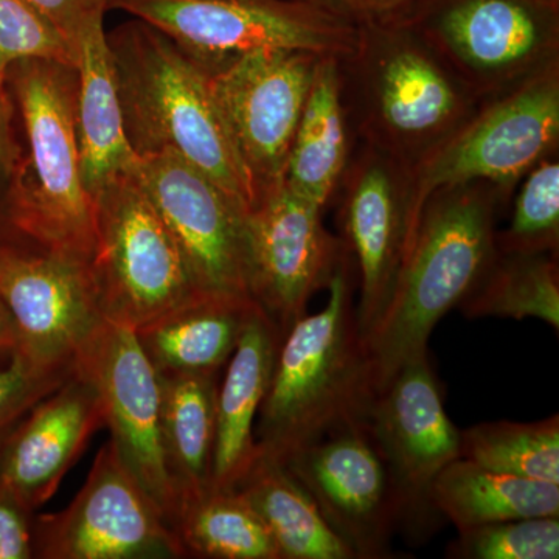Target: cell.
Masks as SVG:
<instances>
[{
    "mask_svg": "<svg viewBox=\"0 0 559 559\" xmlns=\"http://www.w3.org/2000/svg\"><path fill=\"white\" fill-rule=\"evenodd\" d=\"M326 289L325 307L301 316L280 342L257 417V450L278 462L362 421L373 399V369L356 318L358 274L345 245Z\"/></svg>",
    "mask_w": 559,
    "mask_h": 559,
    "instance_id": "6da1fadb",
    "label": "cell"
},
{
    "mask_svg": "<svg viewBox=\"0 0 559 559\" xmlns=\"http://www.w3.org/2000/svg\"><path fill=\"white\" fill-rule=\"evenodd\" d=\"M510 198L487 180L433 191L377 325L364 340L374 390L429 353L430 334L468 296L496 253V224Z\"/></svg>",
    "mask_w": 559,
    "mask_h": 559,
    "instance_id": "7a4b0ae2",
    "label": "cell"
},
{
    "mask_svg": "<svg viewBox=\"0 0 559 559\" xmlns=\"http://www.w3.org/2000/svg\"><path fill=\"white\" fill-rule=\"evenodd\" d=\"M124 130L138 156L170 154L204 173L248 213L252 186L210 90L207 72L143 21L108 33Z\"/></svg>",
    "mask_w": 559,
    "mask_h": 559,
    "instance_id": "3957f363",
    "label": "cell"
},
{
    "mask_svg": "<svg viewBox=\"0 0 559 559\" xmlns=\"http://www.w3.org/2000/svg\"><path fill=\"white\" fill-rule=\"evenodd\" d=\"M356 27L355 47L340 58L349 130L411 170L469 120L480 103L404 22Z\"/></svg>",
    "mask_w": 559,
    "mask_h": 559,
    "instance_id": "277c9868",
    "label": "cell"
},
{
    "mask_svg": "<svg viewBox=\"0 0 559 559\" xmlns=\"http://www.w3.org/2000/svg\"><path fill=\"white\" fill-rule=\"evenodd\" d=\"M7 86L24 135L11 226L39 248L91 264L97 213L81 171L76 70L60 61H17L7 72Z\"/></svg>",
    "mask_w": 559,
    "mask_h": 559,
    "instance_id": "5b68a950",
    "label": "cell"
},
{
    "mask_svg": "<svg viewBox=\"0 0 559 559\" xmlns=\"http://www.w3.org/2000/svg\"><path fill=\"white\" fill-rule=\"evenodd\" d=\"M404 22L484 103L559 68V0H419Z\"/></svg>",
    "mask_w": 559,
    "mask_h": 559,
    "instance_id": "8992f818",
    "label": "cell"
},
{
    "mask_svg": "<svg viewBox=\"0 0 559 559\" xmlns=\"http://www.w3.org/2000/svg\"><path fill=\"white\" fill-rule=\"evenodd\" d=\"M170 38L205 72L257 50H301L342 58L358 27L304 0H110Z\"/></svg>",
    "mask_w": 559,
    "mask_h": 559,
    "instance_id": "52a82bcc",
    "label": "cell"
},
{
    "mask_svg": "<svg viewBox=\"0 0 559 559\" xmlns=\"http://www.w3.org/2000/svg\"><path fill=\"white\" fill-rule=\"evenodd\" d=\"M558 148L559 68H555L480 105L454 134L411 168L409 245L433 191L487 180L511 198L522 178Z\"/></svg>",
    "mask_w": 559,
    "mask_h": 559,
    "instance_id": "ba28073f",
    "label": "cell"
},
{
    "mask_svg": "<svg viewBox=\"0 0 559 559\" xmlns=\"http://www.w3.org/2000/svg\"><path fill=\"white\" fill-rule=\"evenodd\" d=\"M95 213L97 249L90 272L103 319L135 330L201 294L131 173L102 190Z\"/></svg>",
    "mask_w": 559,
    "mask_h": 559,
    "instance_id": "9c48e42d",
    "label": "cell"
},
{
    "mask_svg": "<svg viewBox=\"0 0 559 559\" xmlns=\"http://www.w3.org/2000/svg\"><path fill=\"white\" fill-rule=\"evenodd\" d=\"M35 558L186 557L164 513L123 465L109 440L98 451L86 481L68 509L36 514Z\"/></svg>",
    "mask_w": 559,
    "mask_h": 559,
    "instance_id": "30bf717a",
    "label": "cell"
},
{
    "mask_svg": "<svg viewBox=\"0 0 559 559\" xmlns=\"http://www.w3.org/2000/svg\"><path fill=\"white\" fill-rule=\"evenodd\" d=\"M322 212L283 179L246 213L249 297L283 336L307 314L311 297L329 288L344 249L323 226Z\"/></svg>",
    "mask_w": 559,
    "mask_h": 559,
    "instance_id": "8fae6325",
    "label": "cell"
},
{
    "mask_svg": "<svg viewBox=\"0 0 559 559\" xmlns=\"http://www.w3.org/2000/svg\"><path fill=\"white\" fill-rule=\"evenodd\" d=\"M319 60L311 51L257 50L207 73L255 201L285 179Z\"/></svg>",
    "mask_w": 559,
    "mask_h": 559,
    "instance_id": "7c38bea8",
    "label": "cell"
},
{
    "mask_svg": "<svg viewBox=\"0 0 559 559\" xmlns=\"http://www.w3.org/2000/svg\"><path fill=\"white\" fill-rule=\"evenodd\" d=\"M73 369L97 390L109 440L173 530L179 500L162 450L159 374L135 330L103 319L73 356Z\"/></svg>",
    "mask_w": 559,
    "mask_h": 559,
    "instance_id": "4fadbf2b",
    "label": "cell"
},
{
    "mask_svg": "<svg viewBox=\"0 0 559 559\" xmlns=\"http://www.w3.org/2000/svg\"><path fill=\"white\" fill-rule=\"evenodd\" d=\"M285 465L355 559L388 558L404 522L395 480L362 421L294 452Z\"/></svg>",
    "mask_w": 559,
    "mask_h": 559,
    "instance_id": "5bb4252c",
    "label": "cell"
},
{
    "mask_svg": "<svg viewBox=\"0 0 559 559\" xmlns=\"http://www.w3.org/2000/svg\"><path fill=\"white\" fill-rule=\"evenodd\" d=\"M131 175L170 230L197 288L249 297L245 209L204 173L170 154L139 156Z\"/></svg>",
    "mask_w": 559,
    "mask_h": 559,
    "instance_id": "9a60e30c",
    "label": "cell"
},
{
    "mask_svg": "<svg viewBox=\"0 0 559 559\" xmlns=\"http://www.w3.org/2000/svg\"><path fill=\"white\" fill-rule=\"evenodd\" d=\"M341 240L358 274L356 318L362 340L388 307L411 240L409 168L362 143L340 187Z\"/></svg>",
    "mask_w": 559,
    "mask_h": 559,
    "instance_id": "2e32d148",
    "label": "cell"
},
{
    "mask_svg": "<svg viewBox=\"0 0 559 559\" xmlns=\"http://www.w3.org/2000/svg\"><path fill=\"white\" fill-rule=\"evenodd\" d=\"M0 299L17 331V355L38 367H64L102 322L90 264L24 237L0 242Z\"/></svg>",
    "mask_w": 559,
    "mask_h": 559,
    "instance_id": "e0dca14e",
    "label": "cell"
},
{
    "mask_svg": "<svg viewBox=\"0 0 559 559\" xmlns=\"http://www.w3.org/2000/svg\"><path fill=\"white\" fill-rule=\"evenodd\" d=\"M362 423L399 488L404 521L436 513L428 500L430 484L460 457V429L444 411L429 353L404 362L374 390Z\"/></svg>",
    "mask_w": 559,
    "mask_h": 559,
    "instance_id": "ac0fdd59",
    "label": "cell"
},
{
    "mask_svg": "<svg viewBox=\"0 0 559 559\" xmlns=\"http://www.w3.org/2000/svg\"><path fill=\"white\" fill-rule=\"evenodd\" d=\"M103 426L97 390L73 369L68 380L36 403L11 433L0 454V481L38 511L57 492Z\"/></svg>",
    "mask_w": 559,
    "mask_h": 559,
    "instance_id": "d6986e66",
    "label": "cell"
},
{
    "mask_svg": "<svg viewBox=\"0 0 559 559\" xmlns=\"http://www.w3.org/2000/svg\"><path fill=\"white\" fill-rule=\"evenodd\" d=\"M105 13L103 7H92L75 47L81 171L94 201L112 180L130 175L139 159L124 130Z\"/></svg>",
    "mask_w": 559,
    "mask_h": 559,
    "instance_id": "ffe728a7",
    "label": "cell"
},
{
    "mask_svg": "<svg viewBox=\"0 0 559 559\" xmlns=\"http://www.w3.org/2000/svg\"><path fill=\"white\" fill-rule=\"evenodd\" d=\"M282 340L277 326L255 305L219 381L213 488L237 487L255 459L253 429L270 389Z\"/></svg>",
    "mask_w": 559,
    "mask_h": 559,
    "instance_id": "44dd1931",
    "label": "cell"
},
{
    "mask_svg": "<svg viewBox=\"0 0 559 559\" xmlns=\"http://www.w3.org/2000/svg\"><path fill=\"white\" fill-rule=\"evenodd\" d=\"M255 304L249 297L198 294L135 329L157 371H223Z\"/></svg>",
    "mask_w": 559,
    "mask_h": 559,
    "instance_id": "7402d4cb",
    "label": "cell"
},
{
    "mask_svg": "<svg viewBox=\"0 0 559 559\" xmlns=\"http://www.w3.org/2000/svg\"><path fill=\"white\" fill-rule=\"evenodd\" d=\"M221 373L157 371L162 450L179 511L183 502L212 487Z\"/></svg>",
    "mask_w": 559,
    "mask_h": 559,
    "instance_id": "603a6c76",
    "label": "cell"
},
{
    "mask_svg": "<svg viewBox=\"0 0 559 559\" xmlns=\"http://www.w3.org/2000/svg\"><path fill=\"white\" fill-rule=\"evenodd\" d=\"M349 132L340 58L320 57L285 173L290 189L320 209L336 194L352 157Z\"/></svg>",
    "mask_w": 559,
    "mask_h": 559,
    "instance_id": "cb8c5ba5",
    "label": "cell"
},
{
    "mask_svg": "<svg viewBox=\"0 0 559 559\" xmlns=\"http://www.w3.org/2000/svg\"><path fill=\"white\" fill-rule=\"evenodd\" d=\"M428 500L459 532L502 521L559 518L558 484L510 476L462 457L437 474Z\"/></svg>",
    "mask_w": 559,
    "mask_h": 559,
    "instance_id": "d4e9b609",
    "label": "cell"
},
{
    "mask_svg": "<svg viewBox=\"0 0 559 559\" xmlns=\"http://www.w3.org/2000/svg\"><path fill=\"white\" fill-rule=\"evenodd\" d=\"M235 489L270 532L280 559H355L285 463L257 450Z\"/></svg>",
    "mask_w": 559,
    "mask_h": 559,
    "instance_id": "484cf974",
    "label": "cell"
},
{
    "mask_svg": "<svg viewBox=\"0 0 559 559\" xmlns=\"http://www.w3.org/2000/svg\"><path fill=\"white\" fill-rule=\"evenodd\" d=\"M459 310L468 319H539L559 330V264L554 252H502L477 280Z\"/></svg>",
    "mask_w": 559,
    "mask_h": 559,
    "instance_id": "4316f807",
    "label": "cell"
},
{
    "mask_svg": "<svg viewBox=\"0 0 559 559\" xmlns=\"http://www.w3.org/2000/svg\"><path fill=\"white\" fill-rule=\"evenodd\" d=\"M173 532L186 558L280 559L270 532L235 488L210 487L183 502Z\"/></svg>",
    "mask_w": 559,
    "mask_h": 559,
    "instance_id": "83f0119b",
    "label": "cell"
},
{
    "mask_svg": "<svg viewBox=\"0 0 559 559\" xmlns=\"http://www.w3.org/2000/svg\"><path fill=\"white\" fill-rule=\"evenodd\" d=\"M460 457L484 468L559 485V417L480 423L460 430Z\"/></svg>",
    "mask_w": 559,
    "mask_h": 559,
    "instance_id": "f1b7e54d",
    "label": "cell"
},
{
    "mask_svg": "<svg viewBox=\"0 0 559 559\" xmlns=\"http://www.w3.org/2000/svg\"><path fill=\"white\" fill-rule=\"evenodd\" d=\"M496 248L502 252L558 253V154L540 160L522 178L509 227L496 234Z\"/></svg>",
    "mask_w": 559,
    "mask_h": 559,
    "instance_id": "f546056e",
    "label": "cell"
},
{
    "mask_svg": "<svg viewBox=\"0 0 559 559\" xmlns=\"http://www.w3.org/2000/svg\"><path fill=\"white\" fill-rule=\"evenodd\" d=\"M451 559H558L559 518L495 522L459 532Z\"/></svg>",
    "mask_w": 559,
    "mask_h": 559,
    "instance_id": "4dcf8cb0",
    "label": "cell"
},
{
    "mask_svg": "<svg viewBox=\"0 0 559 559\" xmlns=\"http://www.w3.org/2000/svg\"><path fill=\"white\" fill-rule=\"evenodd\" d=\"M51 60L75 68V53L24 0H0V79L14 62Z\"/></svg>",
    "mask_w": 559,
    "mask_h": 559,
    "instance_id": "1f68e13d",
    "label": "cell"
},
{
    "mask_svg": "<svg viewBox=\"0 0 559 559\" xmlns=\"http://www.w3.org/2000/svg\"><path fill=\"white\" fill-rule=\"evenodd\" d=\"M73 371L64 367H38L16 355L0 369V454L21 419L36 403L60 388Z\"/></svg>",
    "mask_w": 559,
    "mask_h": 559,
    "instance_id": "d6a6232c",
    "label": "cell"
},
{
    "mask_svg": "<svg viewBox=\"0 0 559 559\" xmlns=\"http://www.w3.org/2000/svg\"><path fill=\"white\" fill-rule=\"evenodd\" d=\"M20 117L7 80L0 79V242L21 237L10 223V198L20 173L22 139Z\"/></svg>",
    "mask_w": 559,
    "mask_h": 559,
    "instance_id": "836d02e7",
    "label": "cell"
},
{
    "mask_svg": "<svg viewBox=\"0 0 559 559\" xmlns=\"http://www.w3.org/2000/svg\"><path fill=\"white\" fill-rule=\"evenodd\" d=\"M36 514L0 481V559H35Z\"/></svg>",
    "mask_w": 559,
    "mask_h": 559,
    "instance_id": "e575fe53",
    "label": "cell"
},
{
    "mask_svg": "<svg viewBox=\"0 0 559 559\" xmlns=\"http://www.w3.org/2000/svg\"><path fill=\"white\" fill-rule=\"evenodd\" d=\"M353 25L393 20L419 0H304Z\"/></svg>",
    "mask_w": 559,
    "mask_h": 559,
    "instance_id": "d590c367",
    "label": "cell"
},
{
    "mask_svg": "<svg viewBox=\"0 0 559 559\" xmlns=\"http://www.w3.org/2000/svg\"><path fill=\"white\" fill-rule=\"evenodd\" d=\"M24 2L60 33L73 53H75L76 40L87 14L92 7H97L91 5L90 0H24Z\"/></svg>",
    "mask_w": 559,
    "mask_h": 559,
    "instance_id": "8d00e7d4",
    "label": "cell"
},
{
    "mask_svg": "<svg viewBox=\"0 0 559 559\" xmlns=\"http://www.w3.org/2000/svg\"><path fill=\"white\" fill-rule=\"evenodd\" d=\"M20 331L7 305L0 299V369L20 353Z\"/></svg>",
    "mask_w": 559,
    "mask_h": 559,
    "instance_id": "74e56055",
    "label": "cell"
},
{
    "mask_svg": "<svg viewBox=\"0 0 559 559\" xmlns=\"http://www.w3.org/2000/svg\"><path fill=\"white\" fill-rule=\"evenodd\" d=\"M110 0H90L91 5L103 7V9L109 10Z\"/></svg>",
    "mask_w": 559,
    "mask_h": 559,
    "instance_id": "f35d334b",
    "label": "cell"
}]
</instances>
